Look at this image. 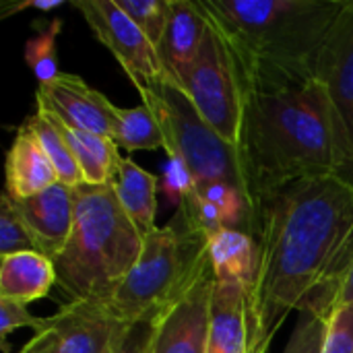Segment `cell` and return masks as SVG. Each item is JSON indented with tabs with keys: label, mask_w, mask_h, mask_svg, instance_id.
<instances>
[{
	"label": "cell",
	"mask_w": 353,
	"mask_h": 353,
	"mask_svg": "<svg viewBox=\"0 0 353 353\" xmlns=\"http://www.w3.org/2000/svg\"><path fill=\"white\" fill-rule=\"evenodd\" d=\"M261 265L250 296V347L267 353L292 310L329 319L353 263V180H300L263 203Z\"/></svg>",
	"instance_id": "6da1fadb"
},
{
	"label": "cell",
	"mask_w": 353,
	"mask_h": 353,
	"mask_svg": "<svg viewBox=\"0 0 353 353\" xmlns=\"http://www.w3.org/2000/svg\"><path fill=\"white\" fill-rule=\"evenodd\" d=\"M242 97L238 153L256 219L265 201L300 180L350 174L352 157L333 103L319 81L244 89Z\"/></svg>",
	"instance_id": "7a4b0ae2"
},
{
	"label": "cell",
	"mask_w": 353,
	"mask_h": 353,
	"mask_svg": "<svg viewBox=\"0 0 353 353\" xmlns=\"http://www.w3.org/2000/svg\"><path fill=\"white\" fill-rule=\"evenodd\" d=\"M347 0H199L228 41L244 89L314 81L321 48Z\"/></svg>",
	"instance_id": "3957f363"
},
{
	"label": "cell",
	"mask_w": 353,
	"mask_h": 353,
	"mask_svg": "<svg viewBox=\"0 0 353 353\" xmlns=\"http://www.w3.org/2000/svg\"><path fill=\"white\" fill-rule=\"evenodd\" d=\"M143 234L124 213L114 184L74 188V225L54 259L70 302L108 304L143 252Z\"/></svg>",
	"instance_id": "277c9868"
},
{
	"label": "cell",
	"mask_w": 353,
	"mask_h": 353,
	"mask_svg": "<svg viewBox=\"0 0 353 353\" xmlns=\"http://www.w3.org/2000/svg\"><path fill=\"white\" fill-rule=\"evenodd\" d=\"M209 238L178 209L172 221L145 236L143 252L105 308L120 323L155 321L190 288L205 265Z\"/></svg>",
	"instance_id": "5b68a950"
},
{
	"label": "cell",
	"mask_w": 353,
	"mask_h": 353,
	"mask_svg": "<svg viewBox=\"0 0 353 353\" xmlns=\"http://www.w3.org/2000/svg\"><path fill=\"white\" fill-rule=\"evenodd\" d=\"M141 97L143 103L155 112L161 124L165 134V153L170 157H178L188 168L194 186L225 182L242 190L250 201L238 147L217 134V130L199 114L182 87L163 77L157 85L141 91Z\"/></svg>",
	"instance_id": "8992f818"
},
{
	"label": "cell",
	"mask_w": 353,
	"mask_h": 353,
	"mask_svg": "<svg viewBox=\"0 0 353 353\" xmlns=\"http://www.w3.org/2000/svg\"><path fill=\"white\" fill-rule=\"evenodd\" d=\"M178 87L217 134L238 147L244 108L242 79L228 41L211 21L203 46Z\"/></svg>",
	"instance_id": "52a82bcc"
},
{
	"label": "cell",
	"mask_w": 353,
	"mask_h": 353,
	"mask_svg": "<svg viewBox=\"0 0 353 353\" xmlns=\"http://www.w3.org/2000/svg\"><path fill=\"white\" fill-rule=\"evenodd\" d=\"M72 6L85 17L93 35L120 62L139 93L165 77L157 48L114 0H74Z\"/></svg>",
	"instance_id": "ba28073f"
},
{
	"label": "cell",
	"mask_w": 353,
	"mask_h": 353,
	"mask_svg": "<svg viewBox=\"0 0 353 353\" xmlns=\"http://www.w3.org/2000/svg\"><path fill=\"white\" fill-rule=\"evenodd\" d=\"M126 323L103 304L68 302L39 331L25 350L29 353H112Z\"/></svg>",
	"instance_id": "9c48e42d"
},
{
	"label": "cell",
	"mask_w": 353,
	"mask_h": 353,
	"mask_svg": "<svg viewBox=\"0 0 353 353\" xmlns=\"http://www.w3.org/2000/svg\"><path fill=\"white\" fill-rule=\"evenodd\" d=\"M215 283L217 279L207 256L182 298L155 319V333L149 353H207L209 314Z\"/></svg>",
	"instance_id": "30bf717a"
},
{
	"label": "cell",
	"mask_w": 353,
	"mask_h": 353,
	"mask_svg": "<svg viewBox=\"0 0 353 353\" xmlns=\"http://www.w3.org/2000/svg\"><path fill=\"white\" fill-rule=\"evenodd\" d=\"M314 81L325 87L337 114L352 157L347 178L353 180V0L345 2L321 48Z\"/></svg>",
	"instance_id": "8fae6325"
},
{
	"label": "cell",
	"mask_w": 353,
	"mask_h": 353,
	"mask_svg": "<svg viewBox=\"0 0 353 353\" xmlns=\"http://www.w3.org/2000/svg\"><path fill=\"white\" fill-rule=\"evenodd\" d=\"M35 103L37 110L54 114L70 128L114 141L116 105L77 74L60 72L56 79L37 85Z\"/></svg>",
	"instance_id": "7c38bea8"
},
{
	"label": "cell",
	"mask_w": 353,
	"mask_h": 353,
	"mask_svg": "<svg viewBox=\"0 0 353 353\" xmlns=\"http://www.w3.org/2000/svg\"><path fill=\"white\" fill-rule=\"evenodd\" d=\"M14 207L31 232L39 252L52 263L64 250L74 225V188L56 182L52 188L14 201Z\"/></svg>",
	"instance_id": "4fadbf2b"
},
{
	"label": "cell",
	"mask_w": 353,
	"mask_h": 353,
	"mask_svg": "<svg viewBox=\"0 0 353 353\" xmlns=\"http://www.w3.org/2000/svg\"><path fill=\"white\" fill-rule=\"evenodd\" d=\"M250 292L238 283H215L209 314L207 353H248Z\"/></svg>",
	"instance_id": "5bb4252c"
},
{
	"label": "cell",
	"mask_w": 353,
	"mask_h": 353,
	"mask_svg": "<svg viewBox=\"0 0 353 353\" xmlns=\"http://www.w3.org/2000/svg\"><path fill=\"white\" fill-rule=\"evenodd\" d=\"M207 29L209 21L199 0H172V17L165 39L159 48V58L165 77L176 85L184 79L186 70L196 58Z\"/></svg>",
	"instance_id": "9a60e30c"
},
{
	"label": "cell",
	"mask_w": 353,
	"mask_h": 353,
	"mask_svg": "<svg viewBox=\"0 0 353 353\" xmlns=\"http://www.w3.org/2000/svg\"><path fill=\"white\" fill-rule=\"evenodd\" d=\"M58 182L56 170L33 130L23 124L6 155V194L12 201L31 199Z\"/></svg>",
	"instance_id": "2e32d148"
},
{
	"label": "cell",
	"mask_w": 353,
	"mask_h": 353,
	"mask_svg": "<svg viewBox=\"0 0 353 353\" xmlns=\"http://www.w3.org/2000/svg\"><path fill=\"white\" fill-rule=\"evenodd\" d=\"M207 252L217 281L238 283L252 296L261 265L259 240L252 234L242 230H221L209 238Z\"/></svg>",
	"instance_id": "e0dca14e"
},
{
	"label": "cell",
	"mask_w": 353,
	"mask_h": 353,
	"mask_svg": "<svg viewBox=\"0 0 353 353\" xmlns=\"http://www.w3.org/2000/svg\"><path fill=\"white\" fill-rule=\"evenodd\" d=\"M58 283L54 263L41 252H17L0 259V300L31 304Z\"/></svg>",
	"instance_id": "ac0fdd59"
},
{
	"label": "cell",
	"mask_w": 353,
	"mask_h": 353,
	"mask_svg": "<svg viewBox=\"0 0 353 353\" xmlns=\"http://www.w3.org/2000/svg\"><path fill=\"white\" fill-rule=\"evenodd\" d=\"M157 178L143 170L137 161L130 157H122L118 165V176L114 180L116 196L124 209V213L130 217V221L137 225V230L145 236H149L155 225L157 215Z\"/></svg>",
	"instance_id": "d6986e66"
},
{
	"label": "cell",
	"mask_w": 353,
	"mask_h": 353,
	"mask_svg": "<svg viewBox=\"0 0 353 353\" xmlns=\"http://www.w3.org/2000/svg\"><path fill=\"white\" fill-rule=\"evenodd\" d=\"M62 128H64L68 147L74 155V161L79 165V172L83 176V184L87 186L114 184L118 176V165L122 159L118 153V145L112 139L101 137V134L77 130L66 124H62Z\"/></svg>",
	"instance_id": "ffe728a7"
},
{
	"label": "cell",
	"mask_w": 353,
	"mask_h": 353,
	"mask_svg": "<svg viewBox=\"0 0 353 353\" xmlns=\"http://www.w3.org/2000/svg\"><path fill=\"white\" fill-rule=\"evenodd\" d=\"M25 124L33 130L41 149L48 155V159L52 161L58 182L64 186H70V188L83 186V176H81L74 155L68 147V141L64 137V128H62L60 120L50 112L37 110Z\"/></svg>",
	"instance_id": "44dd1931"
},
{
	"label": "cell",
	"mask_w": 353,
	"mask_h": 353,
	"mask_svg": "<svg viewBox=\"0 0 353 353\" xmlns=\"http://www.w3.org/2000/svg\"><path fill=\"white\" fill-rule=\"evenodd\" d=\"M114 143L126 151H157L165 149V134L155 112L141 103L137 108H118L114 122Z\"/></svg>",
	"instance_id": "7402d4cb"
},
{
	"label": "cell",
	"mask_w": 353,
	"mask_h": 353,
	"mask_svg": "<svg viewBox=\"0 0 353 353\" xmlns=\"http://www.w3.org/2000/svg\"><path fill=\"white\" fill-rule=\"evenodd\" d=\"M60 31H62V21L52 19L43 31H39L35 37H29L25 43V62L35 74L39 85L60 74L58 52H56V41H58Z\"/></svg>",
	"instance_id": "603a6c76"
},
{
	"label": "cell",
	"mask_w": 353,
	"mask_h": 353,
	"mask_svg": "<svg viewBox=\"0 0 353 353\" xmlns=\"http://www.w3.org/2000/svg\"><path fill=\"white\" fill-rule=\"evenodd\" d=\"M114 2L132 19V23L147 35V39L159 52L172 17V0H114Z\"/></svg>",
	"instance_id": "cb8c5ba5"
},
{
	"label": "cell",
	"mask_w": 353,
	"mask_h": 353,
	"mask_svg": "<svg viewBox=\"0 0 353 353\" xmlns=\"http://www.w3.org/2000/svg\"><path fill=\"white\" fill-rule=\"evenodd\" d=\"M17 252H39V248L21 219L14 201L4 192L0 199V256Z\"/></svg>",
	"instance_id": "d4e9b609"
},
{
	"label": "cell",
	"mask_w": 353,
	"mask_h": 353,
	"mask_svg": "<svg viewBox=\"0 0 353 353\" xmlns=\"http://www.w3.org/2000/svg\"><path fill=\"white\" fill-rule=\"evenodd\" d=\"M327 333V319L302 312L283 353H321Z\"/></svg>",
	"instance_id": "484cf974"
},
{
	"label": "cell",
	"mask_w": 353,
	"mask_h": 353,
	"mask_svg": "<svg viewBox=\"0 0 353 353\" xmlns=\"http://www.w3.org/2000/svg\"><path fill=\"white\" fill-rule=\"evenodd\" d=\"M321 353H353V304H343L327 319Z\"/></svg>",
	"instance_id": "4316f807"
},
{
	"label": "cell",
	"mask_w": 353,
	"mask_h": 353,
	"mask_svg": "<svg viewBox=\"0 0 353 353\" xmlns=\"http://www.w3.org/2000/svg\"><path fill=\"white\" fill-rule=\"evenodd\" d=\"M48 325V319H39L33 316L25 304L19 302H10V300H0V337H2V352L8 353V345H6V335L17 331V329H33L35 335L39 331H43Z\"/></svg>",
	"instance_id": "83f0119b"
},
{
	"label": "cell",
	"mask_w": 353,
	"mask_h": 353,
	"mask_svg": "<svg viewBox=\"0 0 353 353\" xmlns=\"http://www.w3.org/2000/svg\"><path fill=\"white\" fill-rule=\"evenodd\" d=\"M194 188V180L188 172V168L178 159V157H170L168 155V163L163 165V190L165 196L180 205Z\"/></svg>",
	"instance_id": "f1b7e54d"
},
{
	"label": "cell",
	"mask_w": 353,
	"mask_h": 353,
	"mask_svg": "<svg viewBox=\"0 0 353 353\" xmlns=\"http://www.w3.org/2000/svg\"><path fill=\"white\" fill-rule=\"evenodd\" d=\"M155 333V321H139L124 325L112 353H149Z\"/></svg>",
	"instance_id": "f546056e"
},
{
	"label": "cell",
	"mask_w": 353,
	"mask_h": 353,
	"mask_svg": "<svg viewBox=\"0 0 353 353\" xmlns=\"http://www.w3.org/2000/svg\"><path fill=\"white\" fill-rule=\"evenodd\" d=\"M64 2L62 0H23V2H14V4H8L4 6L2 10V17H10L14 12H21V10H27V8H33V10H43V12H50V10H56L60 8Z\"/></svg>",
	"instance_id": "4dcf8cb0"
},
{
	"label": "cell",
	"mask_w": 353,
	"mask_h": 353,
	"mask_svg": "<svg viewBox=\"0 0 353 353\" xmlns=\"http://www.w3.org/2000/svg\"><path fill=\"white\" fill-rule=\"evenodd\" d=\"M343 304H353V263L352 267L347 269L343 281H341V288H339V292H337L333 310L339 308V306H343Z\"/></svg>",
	"instance_id": "1f68e13d"
},
{
	"label": "cell",
	"mask_w": 353,
	"mask_h": 353,
	"mask_svg": "<svg viewBox=\"0 0 353 353\" xmlns=\"http://www.w3.org/2000/svg\"><path fill=\"white\" fill-rule=\"evenodd\" d=\"M19 353H29V352H27V350H25V347H23V350H21V352H19Z\"/></svg>",
	"instance_id": "d6a6232c"
}]
</instances>
